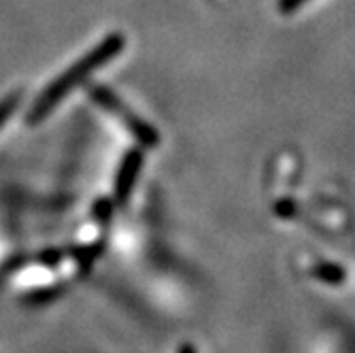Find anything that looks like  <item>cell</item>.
I'll return each instance as SVG.
<instances>
[{
  "mask_svg": "<svg viewBox=\"0 0 355 353\" xmlns=\"http://www.w3.org/2000/svg\"><path fill=\"white\" fill-rule=\"evenodd\" d=\"M300 3H304V0H283L281 7H283V11H292V9L298 7Z\"/></svg>",
  "mask_w": 355,
  "mask_h": 353,
  "instance_id": "6",
  "label": "cell"
},
{
  "mask_svg": "<svg viewBox=\"0 0 355 353\" xmlns=\"http://www.w3.org/2000/svg\"><path fill=\"white\" fill-rule=\"evenodd\" d=\"M141 162H143V155L139 151H130L123 157L119 175H117V183H115V194H117L119 200H125L128 194H130L135 177H137V173L141 169Z\"/></svg>",
  "mask_w": 355,
  "mask_h": 353,
  "instance_id": "3",
  "label": "cell"
},
{
  "mask_svg": "<svg viewBox=\"0 0 355 353\" xmlns=\"http://www.w3.org/2000/svg\"><path fill=\"white\" fill-rule=\"evenodd\" d=\"M89 96H92V101H94V103H98L101 107H105V109H107L109 113H113L117 119H123L125 126H128V130H130L141 143H145V145L157 143V135L153 132V128L147 126L143 119H139V117H135V115L128 113V109H125L123 105H119V101L113 96V92H109L107 87H92V89H89Z\"/></svg>",
  "mask_w": 355,
  "mask_h": 353,
  "instance_id": "2",
  "label": "cell"
},
{
  "mask_svg": "<svg viewBox=\"0 0 355 353\" xmlns=\"http://www.w3.org/2000/svg\"><path fill=\"white\" fill-rule=\"evenodd\" d=\"M123 37L121 35H111L107 39H103L98 45H96L92 51H87L85 55H81L73 67H69L64 71L55 81H51L39 98L32 103L28 115H26V123L28 126H35L41 123L67 96L81 85L96 69H101L103 64H107L111 58H115L121 49H123Z\"/></svg>",
  "mask_w": 355,
  "mask_h": 353,
  "instance_id": "1",
  "label": "cell"
},
{
  "mask_svg": "<svg viewBox=\"0 0 355 353\" xmlns=\"http://www.w3.org/2000/svg\"><path fill=\"white\" fill-rule=\"evenodd\" d=\"M19 103H21V94H17V92H13L11 96H7V98L0 101V128H3L11 119V115L17 111Z\"/></svg>",
  "mask_w": 355,
  "mask_h": 353,
  "instance_id": "4",
  "label": "cell"
},
{
  "mask_svg": "<svg viewBox=\"0 0 355 353\" xmlns=\"http://www.w3.org/2000/svg\"><path fill=\"white\" fill-rule=\"evenodd\" d=\"M41 260L45 262V266H53V264L60 260V253H55V251H45V253H41Z\"/></svg>",
  "mask_w": 355,
  "mask_h": 353,
  "instance_id": "5",
  "label": "cell"
}]
</instances>
